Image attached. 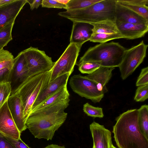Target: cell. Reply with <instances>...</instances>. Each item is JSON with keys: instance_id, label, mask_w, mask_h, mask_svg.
Returning a JSON list of instances; mask_svg holds the SVG:
<instances>
[{"instance_id": "cell-1", "label": "cell", "mask_w": 148, "mask_h": 148, "mask_svg": "<svg viewBox=\"0 0 148 148\" xmlns=\"http://www.w3.org/2000/svg\"><path fill=\"white\" fill-rule=\"evenodd\" d=\"M70 101L69 99L31 112L26 121L27 128L35 138L51 140L55 132L66 119L67 113L64 110Z\"/></svg>"}, {"instance_id": "cell-2", "label": "cell", "mask_w": 148, "mask_h": 148, "mask_svg": "<svg viewBox=\"0 0 148 148\" xmlns=\"http://www.w3.org/2000/svg\"><path fill=\"white\" fill-rule=\"evenodd\" d=\"M138 109L128 110L116 118L112 132L119 148H148V139L138 125Z\"/></svg>"}, {"instance_id": "cell-3", "label": "cell", "mask_w": 148, "mask_h": 148, "mask_svg": "<svg viewBox=\"0 0 148 148\" xmlns=\"http://www.w3.org/2000/svg\"><path fill=\"white\" fill-rule=\"evenodd\" d=\"M116 2L117 0H101L86 8L66 10L59 12L58 14L73 22L92 24L107 21H115Z\"/></svg>"}, {"instance_id": "cell-4", "label": "cell", "mask_w": 148, "mask_h": 148, "mask_svg": "<svg viewBox=\"0 0 148 148\" xmlns=\"http://www.w3.org/2000/svg\"><path fill=\"white\" fill-rule=\"evenodd\" d=\"M126 50L118 42L100 43L89 48L80 58L78 62L93 61L103 66L118 67Z\"/></svg>"}, {"instance_id": "cell-5", "label": "cell", "mask_w": 148, "mask_h": 148, "mask_svg": "<svg viewBox=\"0 0 148 148\" xmlns=\"http://www.w3.org/2000/svg\"><path fill=\"white\" fill-rule=\"evenodd\" d=\"M51 70L34 76H29L20 84L13 93L20 96L26 121L36 99L49 82Z\"/></svg>"}, {"instance_id": "cell-6", "label": "cell", "mask_w": 148, "mask_h": 148, "mask_svg": "<svg viewBox=\"0 0 148 148\" xmlns=\"http://www.w3.org/2000/svg\"><path fill=\"white\" fill-rule=\"evenodd\" d=\"M148 45L143 40L129 49H126L119 66L123 80L131 75L143 61L146 55Z\"/></svg>"}, {"instance_id": "cell-7", "label": "cell", "mask_w": 148, "mask_h": 148, "mask_svg": "<svg viewBox=\"0 0 148 148\" xmlns=\"http://www.w3.org/2000/svg\"><path fill=\"white\" fill-rule=\"evenodd\" d=\"M22 52L28 68L29 76L51 70L55 62L44 51L31 47Z\"/></svg>"}, {"instance_id": "cell-8", "label": "cell", "mask_w": 148, "mask_h": 148, "mask_svg": "<svg viewBox=\"0 0 148 148\" xmlns=\"http://www.w3.org/2000/svg\"><path fill=\"white\" fill-rule=\"evenodd\" d=\"M81 47L73 43L69 44L62 55L55 62L51 70L49 82L64 74L69 73L71 75Z\"/></svg>"}, {"instance_id": "cell-9", "label": "cell", "mask_w": 148, "mask_h": 148, "mask_svg": "<svg viewBox=\"0 0 148 148\" xmlns=\"http://www.w3.org/2000/svg\"><path fill=\"white\" fill-rule=\"evenodd\" d=\"M69 84L75 93L94 103L100 102L104 97V94L98 90L96 83L80 74L71 76Z\"/></svg>"}, {"instance_id": "cell-10", "label": "cell", "mask_w": 148, "mask_h": 148, "mask_svg": "<svg viewBox=\"0 0 148 148\" xmlns=\"http://www.w3.org/2000/svg\"><path fill=\"white\" fill-rule=\"evenodd\" d=\"M0 132L15 139L20 138L21 133L17 129L8 108V101L0 109Z\"/></svg>"}, {"instance_id": "cell-11", "label": "cell", "mask_w": 148, "mask_h": 148, "mask_svg": "<svg viewBox=\"0 0 148 148\" xmlns=\"http://www.w3.org/2000/svg\"><path fill=\"white\" fill-rule=\"evenodd\" d=\"M9 108L15 124L20 132L27 128L24 116V110L21 99L18 93H12L8 100Z\"/></svg>"}, {"instance_id": "cell-12", "label": "cell", "mask_w": 148, "mask_h": 148, "mask_svg": "<svg viewBox=\"0 0 148 148\" xmlns=\"http://www.w3.org/2000/svg\"><path fill=\"white\" fill-rule=\"evenodd\" d=\"M90 129L93 141L92 148H111L113 145L109 130L94 121L90 125Z\"/></svg>"}, {"instance_id": "cell-13", "label": "cell", "mask_w": 148, "mask_h": 148, "mask_svg": "<svg viewBox=\"0 0 148 148\" xmlns=\"http://www.w3.org/2000/svg\"><path fill=\"white\" fill-rule=\"evenodd\" d=\"M27 0H14L0 6V30L10 22L15 20Z\"/></svg>"}, {"instance_id": "cell-14", "label": "cell", "mask_w": 148, "mask_h": 148, "mask_svg": "<svg viewBox=\"0 0 148 148\" xmlns=\"http://www.w3.org/2000/svg\"><path fill=\"white\" fill-rule=\"evenodd\" d=\"M70 43L82 46L90 40L93 33V26L91 24L81 22L73 21Z\"/></svg>"}, {"instance_id": "cell-15", "label": "cell", "mask_w": 148, "mask_h": 148, "mask_svg": "<svg viewBox=\"0 0 148 148\" xmlns=\"http://www.w3.org/2000/svg\"><path fill=\"white\" fill-rule=\"evenodd\" d=\"M115 22L116 24L123 23L146 24L148 23V20L117 2Z\"/></svg>"}, {"instance_id": "cell-16", "label": "cell", "mask_w": 148, "mask_h": 148, "mask_svg": "<svg viewBox=\"0 0 148 148\" xmlns=\"http://www.w3.org/2000/svg\"><path fill=\"white\" fill-rule=\"evenodd\" d=\"M70 75L69 73L64 74L58 77L49 82L36 99L32 106V110L49 97L62 88L67 86L69 77Z\"/></svg>"}, {"instance_id": "cell-17", "label": "cell", "mask_w": 148, "mask_h": 148, "mask_svg": "<svg viewBox=\"0 0 148 148\" xmlns=\"http://www.w3.org/2000/svg\"><path fill=\"white\" fill-rule=\"evenodd\" d=\"M116 25L119 32L123 38L128 39L142 37L148 31V23L136 24L123 23Z\"/></svg>"}, {"instance_id": "cell-18", "label": "cell", "mask_w": 148, "mask_h": 148, "mask_svg": "<svg viewBox=\"0 0 148 148\" xmlns=\"http://www.w3.org/2000/svg\"><path fill=\"white\" fill-rule=\"evenodd\" d=\"M114 69L113 67L101 66L85 77L96 83L98 90L104 94L108 91L106 85L111 78L112 71Z\"/></svg>"}, {"instance_id": "cell-19", "label": "cell", "mask_w": 148, "mask_h": 148, "mask_svg": "<svg viewBox=\"0 0 148 148\" xmlns=\"http://www.w3.org/2000/svg\"><path fill=\"white\" fill-rule=\"evenodd\" d=\"M28 71L26 60L22 51L14 58L11 82H18L21 84L28 77Z\"/></svg>"}, {"instance_id": "cell-20", "label": "cell", "mask_w": 148, "mask_h": 148, "mask_svg": "<svg viewBox=\"0 0 148 148\" xmlns=\"http://www.w3.org/2000/svg\"><path fill=\"white\" fill-rule=\"evenodd\" d=\"M70 96L67 86H66L46 98L32 110L31 112L40 110L56 103L69 99Z\"/></svg>"}, {"instance_id": "cell-21", "label": "cell", "mask_w": 148, "mask_h": 148, "mask_svg": "<svg viewBox=\"0 0 148 148\" xmlns=\"http://www.w3.org/2000/svg\"><path fill=\"white\" fill-rule=\"evenodd\" d=\"M91 24L93 26V34L99 33H119L114 21H107Z\"/></svg>"}, {"instance_id": "cell-22", "label": "cell", "mask_w": 148, "mask_h": 148, "mask_svg": "<svg viewBox=\"0 0 148 148\" xmlns=\"http://www.w3.org/2000/svg\"><path fill=\"white\" fill-rule=\"evenodd\" d=\"M138 110L140 129L143 134L148 139V106L143 105Z\"/></svg>"}, {"instance_id": "cell-23", "label": "cell", "mask_w": 148, "mask_h": 148, "mask_svg": "<svg viewBox=\"0 0 148 148\" xmlns=\"http://www.w3.org/2000/svg\"><path fill=\"white\" fill-rule=\"evenodd\" d=\"M14 23L15 20L10 22L0 30V49L12 40V32Z\"/></svg>"}, {"instance_id": "cell-24", "label": "cell", "mask_w": 148, "mask_h": 148, "mask_svg": "<svg viewBox=\"0 0 148 148\" xmlns=\"http://www.w3.org/2000/svg\"><path fill=\"white\" fill-rule=\"evenodd\" d=\"M101 0H70L66 5V10H78L87 8Z\"/></svg>"}, {"instance_id": "cell-25", "label": "cell", "mask_w": 148, "mask_h": 148, "mask_svg": "<svg viewBox=\"0 0 148 148\" xmlns=\"http://www.w3.org/2000/svg\"><path fill=\"white\" fill-rule=\"evenodd\" d=\"M123 38L119 33L114 34L99 33L93 34L89 41L100 43L106 42L110 40Z\"/></svg>"}, {"instance_id": "cell-26", "label": "cell", "mask_w": 148, "mask_h": 148, "mask_svg": "<svg viewBox=\"0 0 148 148\" xmlns=\"http://www.w3.org/2000/svg\"><path fill=\"white\" fill-rule=\"evenodd\" d=\"M14 60L12 53L3 49H0V70L5 68L12 69Z\"/></svg>"}, {"instance_id": "cell-27", "label": "cell", "mask_w": 148, "mask_h": 148, "mask_svg": "<svg viewBox=\"0 0 148 148\" xmlns=\"http://www.w3.org/2000/svg\"><path fill=\"white\" fill-rule=\"evenodd\" d=\"M78 70L82 74H91L101 66L97 62L87 61L78 62Z\"/></svg>"}, {"instance_id": "cell-28", "label": "cell", "mask_w": 148, "mask_h": 148, "mask_svg": "<svg viewBox=\"0 0 148 148\" xmlns=\"http://www.w3.org/2000/svg\"><path fill=\"white\" fill-rule=\"evenodd\" d=\"M83 110L88 116L94 118H101L104 116L102 108L93 106L88 103L84 105Z\"/></svg>"}, {"instance_id": "cell-29", "label": "cell", "mask_w": 148, "mask_h": 148, "mask_svg": "<svg viewBox=\"0 0 148 148\" xmlns=\"http://www.w3.org/2000/svg\"><path fill=\"white\" fill-rule=\"evenodd\" d=\"M12 92L11 82L0 84V109L8 101Z\"/></svg>"}, {"instance_id": "cell-30", "label": "cell", "mask_w": 148, "mask_h": 148, "mask_svg": "<svg viewBox=\"0 0 148 148\" xmlns=\"http://www.w3.org/2000/svg\"><path fill=\"white\" fill-rule=\"evenodd\" d=\"M117 2L120 4L128 8L148 20V7L139 5H132Z\"/></svg>"}, {"instance_id": "cell-31", "label": "cell", "mask_w": 148, "mask_h": 148, "mask_svg": "<svg viewBox=\"0 0 148 148\" xmlns=\"http://www.w3.org/2000/svg\"><path fill=\"white\" fill-rule=\"evenodd\" d=\"M148 98V84L139 86L135 92L134 100L136 102H143Z\"/></svg>"}, {"instance_id": "cell-32", "label": "cell", "mask_w": 148, "mask_h": 148, "mask_svg": "<svg viewBox=\"0 0 148 148\" xmlns=\"http://www.w3.org/2000/svg\"><path fill=\"white\" fill-rule=\"evenodd\" d=\"M148 84V67L143 68L136 82L137 86Z\"/></svg>"}, {"instance_id": "cell-33", "label": "cell", "mask_w": 148, "mask_h": 148, "mask_svg": "<svg viewBox=\"0 0 148 148\" xmlns=\"http://www.w3.org/2000/svg\"><path fill=\"white\" fill-rule=\"evenodd\" d=\"M41 5L43 8L66 9V5L58 2L57 0H42L41 1Z\"/></svg>"}, {"instance_id": "cell-34", "label": "cell", "mask_w": 148, "mask_h": 148, "mask_svg": "<svg viewBox=\"0 0 148 148\" xmlns=\"http://www.w3.org/2000/svg\"><path fill=\"white\" fill-rule=\"evenodd\" d=\"M12 68H5L0 70V84L11 82Z\"/></svg>"}, {"instance_id": "cell-35", "label": "cell", "mask_w": 148, "mask_h": 148, "mask_svg": "<svg viewBox=\"0 0 148 148\" xmlns=\"http://www.w3.org/2000/svg\"><path fill=\"white\" fill-rule=\"evenodd\" d=\"M5 137L15 148H30L21 140V138L16 140L6 136Z\"/></svg>"}, {"instance_id": "cell-36", "label": "cell", "mask_w": 148, "mask_h": 148, "mask_svg": "<svg viewBox=\"0 0 148 148\" xmlns=\"http://www.w3.org/2000/svg\"><path fill=\"white\" fill-rule=\"evenodd\" d=\"M118 2L134 5L148 6V0H117Z\"/></svg>"}, {"instance_id": "cell-37", "label": "cell", "mask_w": 148, "mask_h": 148, "mask_svg": "<svg viewBox=\"0 0 148 148\" xmlns=\"http://www.w3.org/2000/svg\"><path fill=\"white\" fill-rule=\"evenodd\" d=\"M0 148H15L5 136L0 132Z\"/></svg>"}, {"instance_id": "cell-38", "label": "cell", "mask_w": 148, "mask_h": 148, "mask_svg": "<svg viewBox=\"0 0 148 148\" xmlns=\"http://www.w3.org/2000/svg\"><path fill=\"white\" fill-rule=\"evenodd\" d=\"M41 0H27V3L29 4L32 10L38 8L41 4Z\"/></svg>"}, {"instance_id": "cell-39", "label": "cell", "mask_w": 148, "mask_h": 148, "mask_svg": "<svg viewBox=\"0 0 148 148\" xmlns=\"http://www.w3.org/2000/svg\"><path fill=\"white\" fill-rule=\"evenodd\" d=\"M44 148H66L64 146H60L56 144L49 145Z\"/></svg>"}, {"instance_id": "cell-40", "label": "cell", "mask_w": 148, "mask_h": 148, "mask_svg": "<svg viewBox=\"0 0 148 148\" xmlns=\"http://www.w3.org/2000/svg\"><path fill=\"white\" fill-rule=\"evenodd\" d=\"M14 0H0V6L12 1Z\"/></svg>"}, {"instance_id": "cell-41", "label": "cell", "mask_w": 148, "mask_h": 148, "mask_svg": "<svg viewBox=\"0 0 148 148\" xmlns=\"http://www.w3.org/2000/svg\"><path fill=\"white\" fill-rule=\"evenodd\" d=\"M70 0H57V1L65 5H66L69 2Z\"/></svg>"}, {"instance_id": "cell-42", "label": "cell", "mask_w": 148, "mask_h": 148, "mask_svg": "<svg viewBox=\"0 0 148 148\" xmlns=\"http://www.w3.org/2000/svg\"><path fill=\"white\" fill-rule=\"evenodd\" d=\"M111 148H116V147H115L114 146V145H112L111 147Z\"/></svg>"}]
</instances>
